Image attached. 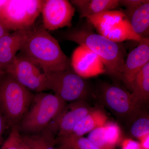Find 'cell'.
<instances>
[{
    "instance_id": "cell-25",
    "label": "cell",
    "mask_w": 149,
    "mask_h": 149,
    "mask_svg": "<svg viewBox=\"0 0 149 149\" xmlns=\"http://www.w3.org/2000/svg\"><path fill=\"white\" fill-rule=\"evenodd\" d=\"M146 1V0H119V6L125 7L126 10L136 8Z\"/></svg>"
},
{
    "instance_id": "cell-20",
    "label": "cell",
    "mask_w": 149,
    "mask_h": 149,
    "mask_svg": "<svg viewBox=\"0 0 149 149\" xmlns=\"http://www.w3.org/2000/svg\"><path fill=\"white\" fill-rule=\"evenodd\" d=\"M58 149H100L88 138L68 135L56 138Z\"/></svg>"
},
{
    "instance_id": "cell-13",
    "label": "cell",
    "mask_w": 149,
    "mask_h": 149,
    "mask_svg": "<svg viewBox=\"0 0 149 149\" xmlns=\"http://www.w3.org/2000/svg\"><path fill=\"white\" fill-rule=\"evenodd\" d=\"M70 63L74 72L83 78L105 72L103 63L100 58L80 46L73 52Z\"/></svg>"
},
{
    "instance_id": "cell-12",
    "label": "cell",
    "mask_w": 149,
    "mask_h": 149,
    "mask_svg": "<svg viewBox=\"0 0 149 149\" xmlns=\"http://www.w3.org/2000/svg\"><path fill=\"white\" fill-rule=\"evenodd\" d=\"M137 47L128 54L120 73V80L131 90L136 74L149 62V37L143 38Z\"/></svg>"
},
{
    "instance_id": "cell-3",
    "label": "cell",
    "mask_w": 149,
    "mask_h": 149,
    "mask_svg": "<svg viewBox=\"0 0 149 149\" xmlns=\"http://www.w3.org/2000/svg\"><path fill=\"white\" fill-rule=\"evenodd\" d=\"M34 95L5 73L0 83V111L9 128L19 127L31 106Z\"/></svg>"
},
{
    "instance_id": "cell-4",
    "label": "cell",
    "mask_w": 149,
    "mask_h": 149,
    "mask_svg": "<svg viewBox=\"0 0 149 149\" xmlns=\"http://www.w3.org/2000/svg\"><path fill=\"white\" fill-rule=\"evenodd\" d=\"M66 105L65 102L54 94L36 93L31 106L19 124L20 132L27 134L40 133L58 116Z\"/></svg>"
},
{
    "instance_id": "cell-9",
    "label": "cell",
    "mask_w": 149,
    "mask_h": 149,
    "mask_svg": "<svg viewBox=\"0 0 149 149\" xmlns=\"http://www.w3.org/2000/svg\"><path fill=\"white\" fill-rule=\"evenodd\" d=\"M5 72L31 91L39 93L47 90L45 74L32 62L18 53Z\"/></svg>"
},
{
    "instance_id": "cell-23",
    "label": "cell",
    "mask_w": 149,
    "mask_h": 149,
    "mask_svg": "<svg viewBox=\"0 0 149 149\" xmlns=\"http://www.w3.org/2000/svg\"><path fill=\"white\" fill-rule=\"evenodd\" d=\"M88 138L100 149H116L111 146L107 141L104 125L90 132Z\"/></svg>"
},
{
    "instance_id": "cell-17",
    "label": "cell",
    "mask_w": 149,
    "mask_h": 149,
    "mask_svg": "<svg viewBox=\"0 0 149 149\" xmlns=\"http://www.w3.org/2000/svg\"><path fill=\"white\" fill-rule=\"evenodd\" d=\"M107 121V116L104 112L99 109L93 108L77 123L68 135L83 136L103 126Z\"/></svg>"
},
{
    "instance_id": "cell-24",
    "label": "cell",
    "mask_w": 149,
    "mask_h": 149,
    "mask_svg": "<svg viewBox=\"0 0 149 149\" xmlns=\"http://www.w3.org/2000/svg\"><path fill=\"white\" fill-rule=\"evenodd\" d=\"M19 126L11 128L9 135L0 146V149H19L22 141Z\"/></svg>"
},
{
    "instance_id": "cell-5",
    "label": "cell",
    "mask_w": 149,
    "mask_h": 149,
    "mask_svg": "<svg viewBox=\"0 0 149 149\" xmlns=\"http://www.w3.org/2000/svg\"><path fill=\"white\" fill-rule=\"evenodd\" d=\"M44 0H7L0 8V22L10 31L31 27L42 12Z\"/></svg>"
},
{
    "instance_id": "cell-10",
    "label": "cell",
    "mask_w": 149,
    "mask_h": 149,
    "mask_svg": "<svg viewBox=\"0 0 149 149\" xmlns=\"http://www.w3.org/2000/svg\"><path fill=\"white\" fill-rule=\"evenodd\" d=\"M75 9L67 0H45L42 12L43 27L54 31L72 25Z\"/></svg>"
},
{
    "instance_id": "cell-30",
    "label": "cell",
    "mask_w": 149,
    "mask_h": 149,
    "mask_svg": "<svg viewBox=\"0 0 149 149\" xmlns=\"http://www.w3.org/2000/svg\"><path fill=\"white\" fill-rule=\"evenodd\" d=\"M19 149H30L29 148V147L27 146V145H26L23 141H22V139L21 143H20V145H19Z\"/></svg>"
},
{
    "instance_id": "cell-2",
    "label": "cell",
    "mask_w": 149,
    "mask_h": 149,
    "mask_svg": "<svg viewBox=\"0 0 149 149\" xmlns=\"http://www.w3.org/2000/svg\"><path fill=\"white\" fill-rule=\"evenodd\" d=\"M91 25L85 24L67 30L63 34V39L77 43L100 58L104 67L105 72L120 80V73L126 52L120 43L93 32Z\"/></svg>"
},
{
    "instance_id": "cell-22",
    "label": "cell",
    "mask_w": 149,
    "mask_h": 149,
    "mask_svg": "<svg viewBox=\"0 0 149 149\" xmlns=\"http://www.w3.org/2000/svg\"><path fill=\"white\" fill-rule=\"evenodd\" d=\"M105 136L110 146L116 149V146L121 142L122 132L117 123L107 121L104 125Z\"/></svg>"
},
{
    "instance_id": "cell-11",
    "label": "cell",
    "mask_w": 149,
    "mask_h": 149,
    "mask_svg": "<svg viewBox=\"0 0 149 149\" xmlns=\"http://www.w3.org/2000/svg\"><path fill=\"white\" fill-rule=\"evenodd\" d=\"M85 101L70 103L65 105L61 112L49 126L58 137L69 135L77 123L93 109Z\"/></svg>"
},
{
    "instance_id": "cell-26",
    "label": "cell",
    "mask_w": 149,
    "mask_h": 149,
    "mask_svg": "<svg viewBox=\"0 0 149 149\" xmlns=\"http://www.w3.org/2000/svg\"><path fill=\"white\" fill-rule=\"evenodd\" d=\"M121 149H142L139 142L131 139H126L121 142Z\"/></svg>"
},
{
    "instance_id": "cell-16",
    "label": "cell",
    "mask_w": 149,
    "mask_h": 149,
    "mask_svg": "<svg viewBox=\"0 0 149 149\" xmlns=\"http://www.w3.org/2000/svg\"><path fill=\"white\" fill-rule=\"evenodd\" d=\"M70 2L77 9L81 18L114 10L119 6V0H72Z\"/></svg>"
},
{
    "instance_id": "cell-27",
    "label": "cell",
    "mask_w": 149,
    "mask_h": 149,
    "mask_svg": "<svg viewBox=\"0 0 149 149\" xmlns=\"http://www.w3.org/2000/svg\"><path fill=\"white\" fill-rule=\"evenodd\" d=\"M9 128L5 118L0 111V146L3 143V135L6 129Z\"/></svg>"
},
{
    "instance_id": "cell-7",
    "label": "cell",
    "mask_w": 149,
    "mask_h": 149,
    "mask_svg": "<svg viewBox=\"0 0 149 149\" xmlns=\"http://www.w3.org/2000/svg\"><path fill=\"white\" fill-rule=\"evenodd\" d=\"M98 34L117 43L127 40H141L130 26L127 17L121 11L111 10L86 17Z\"/></svg>"
},
{
    "instance_id": "cell-32",
    "label": "cell",
    "mask_w": 149,
    "mask_h": 149,
    "mask_svg": "<svg viewBox=\"0 0 149 149\" xmlns=\"http://www.w3.org/2000/svg\"><path fill=\"white\" fill-rule=\"evenodd\" d=\"M7 0H0V8L2 7L5 4Z\"/></svg>"
},
{
    "instance_id": "cell-6",
    "label": "cell",
    "mask_w": 149,
    "mask_h": 149,
    "mask_svg": "<svg viewBox=\"0 0 149 149\" xmlns=\"http://www.w3.org/2000/svg\"><path fill=\"white\" fill-rule=\"evenodd\" d=\"M45 74L47 90L53 91L55 95L65 102L85 101L88 97L89 88L87 82L72 67L63 71Z\"/></svg>"
},
{
    "instance_id": "cell-8",
    "label": "cell",
    "mask_w": 149,
    "mask_h": 149,
    "mask_svg": "<svg viewBox=\"0 0 149 149\" xmlns=\"http://www.w3.org/2000/svg\"><path fill=\"white\" fill-rule=\"evenodd\" d=\"M101 101L118 117L131 121L142 113L141 104L131 93L115 84L104 83L100 90Z\"/></svg>"
},
{
    "instance_id": "cell-33",
    "label": "cell",
    "mask_w": 149,
    "mask_h": 149,
    "mask_svg": "<svg viewBox=\"0 0 149 149\" xmlns=\"http://www.w3.org/2000/svg\"></svg>"
},
{
    "instance_id": "cell-18",
    "label": "cell",
    "mask_w": 149,
    "mask_h": 149,
    "mask_svg": "<svg viewBox=\"0 0 149 149\" xmlns=\"http://www.w3.org/2000/svg\"><path fill=\"white\" fill-rule=\"evenodd\" d=\"M21 136L22 141L30 149H58L55 147L54 133L49 126L40 133Z\"/></svg>"
},
{
    "instance_id": "cell-14",
    "label": "cell",
    "mask_w": 149,
    "mask_h": 149,
    "mask_svg": "<svg viewBox=\"0 0 149 149\" xmlns=\"http://www.w3.org/2000/svg\"><path fill=\"white\" fill-rule=\"evenodd\" d=\"M33 25L13 31L0 38L1 70L5 71L7 67L13 61L18 52L21 49Z\"/></svg>"
},
{
    "instance_id": "cell-1",
    "label": "cell",
    "mask_w": 149,
    "mask_h": 149,
    "mask_svg": "<svg viewBox=\"0 0 149 149\" xmlns=\"http://www.w3.org/2000/svg\"><path fill=\"white\" fill-rule=\"evenodd\" d=\"M19 54L32 62L45 74L71 67L70 61L58 41L42 24L32 26Z\"/></svg>"
},
{
    "instance_id": "cell-21",
    "label": "cell",
    "mask_w": 149,
    "mask_h": 149,
    "mask_svg": "<svg viewBox=\"0 0 149 149\" xmlns=\"http://www.w3.org/2000/svg\"><path fill=\"white\" fill-rule=\"evenodd\" d=\"M142 114L141 113L133 120L130 128V135L138 139L149 134V116Z\"/></svg>"
},
{
    "instance_id": "cell-19",
    "label": "cell",
    "mask_w": 149,
    "mask_h": 149,
    "mask_svg": "<svg viewBox=\"0 0 149 149\" xmlns=\"http://www.w3.org/2000/svg\"><path fill=\"white\" fill-rule=\"evenodd\" d=\"M131 94L135 100L141 105L148 102L149 100V62L134 78L131 86Z\"/></svg>"
},
{
    "instance_id": "cell-29",
    "label": "cell",
    "mask_w": 149,
    "mask_h": 149,
    "mask_svg": "<svg viewBox=\"0 0 149 149\" xmlns=\"http://www.w3.org/2000/svg\"><path fill=\"white\" fill-rule=\"evenodd\" d=\"M10 31L0 22V38L9 34Z\"/></svg>"
},
{
    "instance_id": "cell-15",
    "label": "cell",
    "mask_w": 149,
    "mask_h": 149,
    "mask_svg": "<svg viewBox=\"0 0 149 149\" xmlns=\"http://www.w3.org/2000/svg\"><path fill=\"white\" fill-rule=\"evenodd\" d=\"M127 17L130 26L141 39L149 36V1H146L136 8L123 11Z\"/></svg>"
},
{
    "instance_id": "cell-28",
    "label": "cell",
    "mask_w": 149,
    "mask_h": 149,
    "mask_svg": "<svg viewBox=\"0 0 149 149\" xmlns=\"http://www.w3.org/2000/svg\"><path fill=\"white\" fill-rule=\"evenodd\" d=\"M138 140L142 149H149V134L142 136Z\"/></svg>"
},
{
    "instance_id": "cell-31",
    "label": "cell",
    "mask_w": 149,
    "mask_h": 149,
    "mask_svg": "<svg viewBox=\"0 0 149 149\" xmlns=\"http://www.w3.org/2000/svg\"><path fill=\"white\" fill-rule=\"evenodd\" d=\"M5 73L6 72L5 71H3V70H0V83H1L2 80L4 75L5 74Z\"/></svg>"
}]
</instances>
